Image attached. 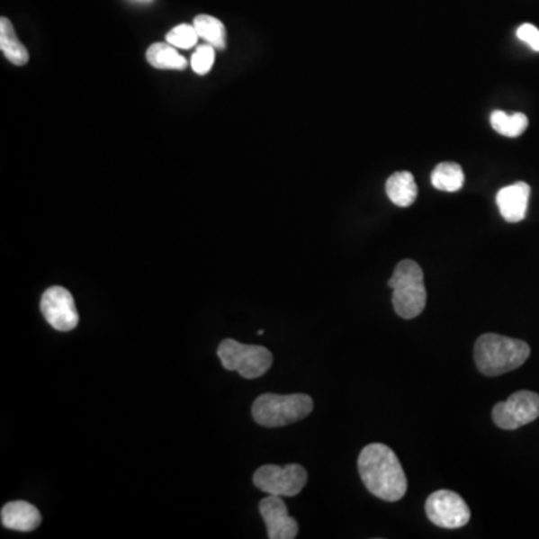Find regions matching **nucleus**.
Instances as JSON below:
<instances>
[{
	"label": "nucleus",
	"instance_id": "obj_1",
	"mask_svg": "<svg viewBox=\"0 0 539 539\" xmlns=\"http://www.w3.org/2000/svg\"><path fill=\"white\" fill-rule=\"evenodd\" d=\"M358 472L365 489L379 499L397 502L406 495L408 480L396 453L383 444H370L361 450Z\"/></svg>",
	"mask_w": 539,
	"mask_h": 539
},
{
	"label": "nucleus",
	"instance_id": "obj_2",
	"mask_svg": "<svg viewBox=\"0 0 539 539\" xmlns=\"http://www.w3.org/2000/svg\"><path fill=\"white\" fill-rule=\"evenodd\" d=\"M529 355L531 346L526 342L493 333L482 335L473 348L475 364L486 376H499L518 369Z\"/></svg>",
	"mask_w": 539,
	"mask_h": 539
},
{
	"label": "nucleus",
	"instance_id": "obj_3",
	"mask_svg": "<svg viewBox=\"0 0 539 539\" xmlns=\"http://www.w3.org/2000/svg\"><path fill=\"white\" fill-rule=\"evenodd\" d=\"M388 286L392 290V306L399 317L414 319L423 313L427 303V291L418 264L412 259L400 261L388 281Z\"/></svg>",
	"mask_w": 539,
	"mask_h": 539
},
{
	"label": "nucleus",
	"instance_id": "obj_4",
	"mask_svg": "<svg viewBox=\"0 0 539 539\" xmlns=\"http://www.w3.org/2000/svg\"><path fill=\"white\" fill-rule=\"evenodd\" d=\"M312 410V397L308 394H263L254 401L252 417L263 427H283L306 418Z\"/></svg>",
	"mask_w": 539,
	"mask_h": 539
},
{
	"label": "nucleus",
	"instance_id": "obj_5",
	"mask_svg": "<svg viewBox=\"0 0 539 539\" xmlns=\"http://www.w3.org/2000/svg\"><path fill=\"white\" fill-rule=\"evenodd\" d=\"M218 355L227 370H236L246 379H255L267 373L273 364V354L258 345H243L237 340L220 342Z\"/></svg>",
	"mask_w": 539,
	"mask_h": 539
},
{
	"label": "nucleus",
	"instance_id": "obj_6",
	"mask_svg": "<svg viewBox=\"0 0 539 539\" xmlns=\"http://www.w3.org/2000/svg\"><path fill=\"white\" fill-rule=\"evenodd\" d=\"M308 482V472L301 464H286V466H277V464H265L255 472L254 484L259 490L267 493V495L292 496L299 495L303 490Z\"/></svg>",
	"mask_w": 539,
	"mask_h": 539
},
{
	"label": "nucleus",
	"instance_id": "obj_7",
	"mask_svg": "<svg viewBox=\"0 0 539 539\" xmlns=\"http://www.w3.org/2000/svg\"><path fill=\"white\" fill-rule=\"evenodd\" d=\"M493 421L504 430H516L535 421L539 417V394L534 391L514 392L508 400L500 401L493 408Z\"/></svg>",
	"mask_w": 539,
	"mask_h": 539
},
{
	"label": "nucleus",
	"instance_id": "obj_8",
	"mask_svg": "<svg viewBox=\"0 0 539 539\" xmlns=\"http://www.w3.org/2000/svg\"><path fill=\"white\" fill-rule=\"evenodd\" d=\"M428 520L444 529H459L471 520V509L462 496L454 491L437 490L426 502Z\"/></svg>",
	"mask_w": 539,
	"mask_h": 539
},
{
	"label": "nucleus",
	"instance_id": "obj_9",
	"mask_svg": "<svg viewBox=\"0 0 539 539\" xmlns=\"http://www.w3.org/2000/svg\"><path fill=\"white\" fill-rule=\"evenodd\" d=\"M40 312L54 330L71 331L80 322L74 297L62 286H51L45 291L40 299Z\"/></svg>",
	"mask_w": 539,
	"mask_h": 539
},
{
	"label": "nucleus",
	"instance_id": "obj_10",
	"mask_svg": "<svg viewBox=\"0 0 539 539\" xmlns=\"http://www.w3.org/2000/svg\"><path fill=\"white\" fill-rule=\"evenodd\" d=\"M259 513L263 516L270 539H294L299 534V525L288 514L281 496L268 495L261 500Z\"/></svg>",
	"mask_w": 539,
	"mask_h": 539
},
{
	"label": "nucleus",
	"instance_id": "obj_11",
	"mask_svg": "<svg viewBox=\"0 0 539 539\" xmlns=\"http://www.w3.org/2000/svg\"><path fill=\"white\" fill-rule=\"evenodd\" d=\"M531 196V187L527 183H514L498 192L496 202L502 218L509 223L522 222L526 218L527 204Z\"/></svg>",
	"mask_w": 539,
	"mask_h": 539
},
{
	"label": "nucleus",
	"instance_id": "obj_12",
	"mask_svg": "<svg viewBox=\"0 0 539 539\" xmlns=\"http://www.w3.org/2000/svg\"><path fill=\"white\" fill-rule=\"evenodd\" d=\"M0 517H2V525L6 529L17 532L35 531L42 522L40 509L26 500H13L4 505Z\"/></svg>",
	"mask_w": 539,
	"mask_h": 539
},
{
	"label": "nucleus",
	"instance_id": "obj_13",
	"mask_svg": "<svg viewBox=\"0 0 539 539\" xmlns=\"http://www.w3.org/2000/svg\"><path fill=\"white\" fill-rule=\"evenodd\" d=\"M385 191L392 204L397 207H409L418 196V186L409 171H399L387 180Z\"/></svg>",
	"mask_w": 539,
	"mask_h": 539
},
{
	"label": "nucleus",
	"instance_id": "obj_14",
	"mask_svg": "<svg viewBox=\"0 0 539 539\" xmlns=\"http://www.w3.org/2000/svg\"><path fill=\"white\" fill-rule=\"evenodd\" d=\"M0 49L4 58L15 67H22L29 60L26 47L18 40L13 22L6 17L0 18Z\"/></svg>",
	"mask_w": 539,
	"mask_h": 539
},
{
	"label": "nucleus",
	"instance_id": "obj_15",
	"mask_svg": "<svg viewBox=\"0 0 539 539\" xmlns=\"http://www.w3.org/2000/svg\"><path fill=\"white\" fill-rule=\"evenodd\" d=\"M148 62L157 69H177L183 71L186 69V58L180 56L179 51L175 49V45L157 44L150 45L148 49Z\"/></svg>",
	"mask_w": 539,
	"mask_h": 539
},
{
	"label": "nucleus",
	"instance_id": "obj_16",
	"mask_svg": "<svg viewBox=\"0 0 539 539\" xmlns=\"http://www.w3.org/2000/svg\"><path fill=\"white\" fill-rule=\"evenodd\" d=\"M198 35L207 44L213 45L214 49H225L227 47V31L220 20L207 13H201L193 20Z\"/></svg>",
	"mask_w": 539,
	"mask_h": 539
},
{
	"label": "nucleus",
	"instance_id": "obj_17",
	"mask_svg": "<svg viewBox=\"0 0 539 539\" xmlns=\"http://www.w3.org/2000/svg\"><path fill=\"white\" fill-rule=\"evenodd\" d=\"M464 173L454 162H442L433 170V186L444 192H457L463 187Z\"/></svg>",
	"mask_w": 539,
	"mask_h": 539
},
{
	"label": "nucleus",
	"instance_id": "obj_18",
	"mask_svg": "<svg viewBox=\"0 0 539 539\" xmlns=\"http://www.w3.org/2000/svg\"><path fill=\"white\" fill-rule=\"evenodd\" d=\"M491 128L504 137H518L527 130L529 121L523 112L507 114L504 112H493L490 117Z\"/></svg>",
	"mask_w": 539,
	"mask_h": 539
},
{
	"label": "nucleus",
	"instance_id": "obj_19",
	"mask_svg": "<svg viewBox=\"0 0 539 539\" xmlns=\"http://www.w3.org/2000/svg\"><path fill=\"white\" fill-rule=\"evenodd\" d=\"M198 38L200 35L193 24H179V26L173 27L166 36L168 44L175 45V49H183L195 47Z\"/></svg>",
	"mask_w": 539,
	"mask_h": 539
},
{
	"label": "nucleus",
	"instance_id": "obj_20",
	"mask_svg": "<svg viewBox=\"0 0 539 539\" xmlns=\"http://www.w3.org/2000/svg\"><path fill=\"white\" fill-rule=\"evenodd\" d=\"M214 47L213 45H200L191 58L192 69L198 76H205L213 67Z\"/></svg>",
	"mask_w": 539,
	"mask_h": 539
},
{
	"label": "nucleus",
	"instance_id": "obj_21",
	"mask_svg": "<svg viewBox=\"0 0 539 539\" xmlns=\"http://www.w3.org/2000/svg\"><path fill=\"white\" fill-rule=\"evenodd\" d=\"M518 40L526 42L532 49L539 51V31L534 24H522L517 31Z\"/></svg>",
	"mask_w": 539,
	"mask_h": 539
}]
</instances>
